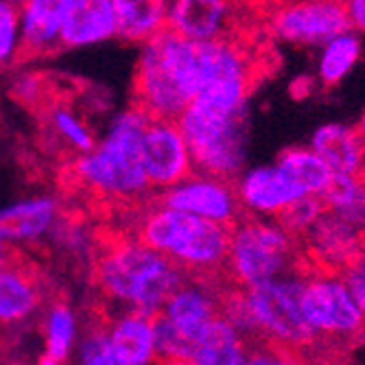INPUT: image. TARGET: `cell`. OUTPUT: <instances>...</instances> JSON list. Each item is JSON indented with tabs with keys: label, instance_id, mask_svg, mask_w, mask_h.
Returning a JSON list of instances; mask_svg holds the SVG:
<instances>
[{
	"label": "cell",
	"instance_id": "cell-4",
	"mask_svg": "<svg viewBox=\"0 0 365 365\" xmlns=\"http://www.w3.org/2000/svg\"><path fill=\"white\" fill-rule=\"evenodd\" d=\"M149 118L129 108L116 114L106 138L75 160V178L90 192L114 202H140L151 190L143 169V134Z\"/></svg>",
	"mask_w": 365,
	"mask_h": 365
},
{
	"label": "cell",
	"instance_id": "cell-28",
	"mask_svg": "<svg viewBox=\"0 0 365 365\" xmlns=\"http://www.w3.org/2000/svg\"><path fill=\"white\" fill-rule=\"evenodd\" d=\"M324 210L326 206L317 195H304L276 217V225L284 230L289 237L302 239L311 230V225L324 215Z\"/></svg>",
	"mask_w": 365,
	"mask_h": 365
},
{
	"label": "cell",
	"instance_id": "cell-16",
	"mask_svg": "<svg viewBox=\"0 0 365 365\" xmlns=\"http://www.w3.org/2000/svg\"><path fill=\"white\" fill-rule=\"evenodd\" d=\"M108 348L116 365H151L158 359L153 317L123 311L106 322Z\"/></svg>",
	"mask_w": 365,
	"mask_h": 365
},
{
	"label": "cell",
	"instance_id": "cell-14",
	"mask_svg": "<svg viewBox=\"0 0 365 365\" xmlns=\"http://www.w3.org/2000/svg\"><path fill=\"white\" fill-rule=\"evenodd\" d=\"M235 190L245 215L278 217L287 206L304 197L276 167H256L245 171L239 175Z\"/></svg>",
	"mask_w": 365,
	"mask_h": 365
},
{
	"label": "cell",
	"instance_id": "cell-38",
	"mask_svg": "<svg viewBox=\"0 0 365 365\" xmlns=\"http://www.w3.org/2000/svg\"><path fill=\"white\" fill-rule=\"evenodd\" d=\"M38 365H63V363H59V361L51 359L48 354H42V356L38 359Z\"/></svg>",
	"mask_w": 365,
	"mask_h": 365
},
{
	"label": "cell",
	"instance_id": "cell-26",
	"mask_svg": "<svg viewBox=\"0 0 365 365\" xmlns=\"http://www.w3.org/2000/svg\"><path fill=\"white\" fill-rule=\"evenodd\" d=\"M359 40L350 33L330 40L324 48L322 61H319V79L326 86H335L341 81V77L352 68L359 57Z\"/></svg>",
	"mask_w": 365,
	"mask_h": 365
},
{
	"label": "cell",
	"instance_id": "cell-20",
	"mask_svg": "<svg viewBox=\"0 0 365 365\" xmlns=\"http://www.w3.org/2000/svg\"><path fill=\"white\" fill-rule=\"evenodd\" d=\"M333 175L365 178V147L359 131L346 125H324L315 131L311 149Z\"/></svg>",
	"mask_w": 365,
	"mask_h": 365
},
{
	"label": "cell",
	"instance_id": "cell-3",
	"mask_svg": "<svg viewBox=\"0 0 365 365\" xmlns=\"http://www.w3.org/2000/svg\"><path fill=\"white\" fill-rule=\"evenodd\" d=\"M197 94V48L164 29L143 44L134 75V108L149 120H178Z\"/></svg>",
	"mask_w": 365,
	"mask_h": 365
},
{
	"label": "cell",
	"instance_id": "cell-7",
	"mask_svg": "<svg viewBox=\"0 0 365 365\" xmlns=\"http://www.w3.org/2000/svg\"><path fill=\"white\" fill-rule=\"evenodd\" d=\"M307 274L309 264L284 278L245 289L243 300L262 344H272L311 363L317 356V339L300 307Z\"/></svg>",
	"mask_w": 365,
	"mask_h": 365
},
{
	"label": "cell",
	"instance_id": "cell-15",
	"mask_svg": "<svg viewBox=\"0 0 365 365\" xmlns=\"http://www.w3.org/2000/svg\"><path fill=\"white\" fill-rule=\"evenodd\" d=\"M116 36L112 0H63L61 46L81 48Z\"/></svg>",
	"mask_w": 365,
	"mask_h": 365
},
{
	"label": "cell",
	"instance_id": "cell-6",
	"mask_svg": "<svg viewBox=\"0 0 365 365\" xmlns=\"http://www.w3.org/2000/svg\"><path fill=\"white\" fill-rule=\"evenodd\" d=\"M307 267L297 239L276 223L243 217L230 227V250L225 274L237 289H254Z\"/></svg>",
	"mask_w": 365,
	"mask_h": 365
},
{
	"label": "cell",
	"instance_id": "cell-33",
	"mask_svg": "<svg viewBox=\"0 0 365 365\" xmlns=\"http://www.w3.org/2000/svg\"><path fill=\"white\" fill-rule=\"evenodd\" d=\"M346 14H348L350 26L354 24L356 29L365 31V0H352V3H346Z\"/></svg>",
	"mask_w": 365,
	"mask_h": 365
},
{
	"label": "cell",
	"instance_id": "cell-35",
	"mask_svg": "<svg viewBox=\"0 0 365 365\" xmlns=\"http://www.w3.org/2000/svg\"><path fill=\"white\" fill-rule=\"evenodd\" d=\"M14 256H16V254L11 252V247L0 241V267H5V264H9V262L14 260Z\"/></svg>",
	"mask_w": 365,
	"mask_h": 365
},
{
	"label": "cell",
	"instance_id": "cell-8",
	"mask_svg": "<svg viewBox=\"0 0 365 365\" xmlns=\"http://www.w3.org/2000/svg\"><path fill=\"white\" fill-rule=\"evenodd\" d=\"M300 307L317 339V356L313 361L346 359L350 348L365 341V317L337 276L309 269Z\"/></svg>",
	"mask_w": 365,
	"mask_h": 365
},
{
	"label": "cell",
	"instance_id": "cell-12",
	"mask_svg": "<svg viewBox=\"0 0 365 365\" xmlns=\"http://www.w3.org/2000/svg\"><path fill=\"white\" fill-rule=\"evenodd\" d=\"M143 169L151 188L167 190L192 175L188 147L173 120H149L143 134Z\"/></svg>",
	"mask_w": 365,
	"mask_h": 365
},
{
	"label": "cell",
	"instance_id": "cell-36",
	"mask_svg": "<svg viewBox=\"0 0 365 365\" xmlns=\"http://www.w3.org/2000/svg\"><path fill=\"white\" fill-rule=\"evenodd\" d=\"M151 365H190V361H182V359H155Z\"/></svg>",
	"mask_w": 365,
	"mask_h": 365
},
{
	"label": "cell",
	"instance_id": "cell-27",
	"mask_svg": "<svg viewBox=\"0 0 365 365\" xmlns=\"http://www.w3.org/2000/svg\"><path fill=\"white\" fill-rule=\"evenodd\" d=\"M153 337H155V352L158 359H182L190 361L197 348L199 337H192L178 326H173L167 317L160 313L153 317Z\"/></svg>",
	"mask_w": 365,
	"mask_h": 365
},
{
	"label": "cell",
	"instance_id": "cell-23",
	"mask_svg": "<svg viewBox=\"0 0 365 365\" xmlns=\"http://www.w3.org/2000/svg\"><path fill=\"white\" fill-rule=\"evenodd\" d=\"M276 169L302 195H322L333 180V171L311 151L302 147L284 149L278 158Z\"/></svg>",
	"mask_w": 365,
	"mask_h": 365
},
{
	"label": "cell",
	"instance_id": "cell-10",
	"mask_svg": "<svg viewBox=\"0 0 365 365\" xmlns=\"http://www.w3.org/2000/svg\"><path fill=\"white\" fill-rule=\"evenodd\" d=\"M262 18L274 38L291 44H328L350 29L346 3H289Z\"/></svg>",
	"mask_w": 365,
	"mask_h": 365
},
{
	"label": "cell",
	"instance_id": "cell-1",
	"mask_svg": "<svg viewBox=\"0 0 365 365\" xmlns=\"http://www.w3.org/2000/svg\"><path fill=\"white\" fill-rule=\"evenodd\" d=\"M175 264L138 241H108L94 258V282L103 297L123 311L155 317L171 293L186 282Z\"/></svg>",
	"mask_w": 365,
	"mask_h": 365
},
{
	"label": "cell",
	"instance_id": "cell-40",
	"mask_svg": "<svg viewBox=\"0 0 365 365\" xmlns=\"http://www.w3.org/2000/svg\"><path fill=\"white\" fill-rule=\"evenodd\" d=\"M359 138H361V143H363V147H365V114H363V118H361V125H359Z\"/></svg>",
	"mask_w": 365,
	"mask_h": 365
},
{
	"label": "cell",
	"instance_id": "cell-11",
	"mask_svg": "<svg viewBox=\"0 0 365 365\" xmlns=\"http://www.w3.org/2000/svg\"><path fill=\"white\" fill-rule=\"evenodd\" d=\"M223 0H173L167 11V29L188 42H215L254 31L247 14Z\"/></svg>",
	"mask_w": 365,
	"mask_h": 365
},
{
	"label": "cell",
	"instance_id": "cell-25",
	"mask_svg": "<svg viewBox=\"0 0 365 365\" xmlns=\"http://www.w3.org/2000/svg\"><path fill=\"white\" fill-rule=\"evenodd\" d=\"M48 125L53 129V136L68 151L86 155L96 147L88 125L68 108H53L48 114Z\"/></svg>",
	"mask_w": 365,
	"mask_h": 365
},
{
	"label": "cell",
	"instance_id": "cell-5",
	"mask_svg": "<svg viewBox=\"0 0 365 365\" xmlns=\"http://www.w3.org/2000/svg\"><path fill=\"white\" fill-rule=\"evenodd\" d=\"M197 175L239 180L247 151V110L225 112L192 101L175 120Z\"/></svg>",
	"mask_w": 365,
	"mask_h": 365
},
{
	"label": "cell",
	"instance_id": "cell-34",
	"mask_svg": "<svg viewBox=\"0 0 365 365\" xmlns=\"http://www.w3.org/2000/svg\"><path fill=\"white\" fill-rule=\"evenodd\" d=\"M311 88V79H295L293 81V94L295 96H307V90Z\"/></svg>",
	"mask_w": 365,
	"mask_h": 365
},
{
	"label": "cell",
	"instance_id": "cell-29",
	"mask_svg": "<svg viewBox=\"0 0 365 365\" xmlns=\"http://www.w3.org/2000/svg\"><path fill=\"white\" fill-rule=\"evenodd\" d=\"M20 59V3L0 0V68Z\"/></svg>",
	"mask_w": 365,
	"mask_h": 365
},
{
	"label": "cell",
	"instance_id": "cell-19",
	"mask_svg": "<svg viewBox=\"0 0 365 365\" xmlns=\"http://www.w3.org/2000/svg\"><path fill=\"white\" fill-rule=\"evenodd\" d=\"M63 0L20 3V55H44L61 46Z\"/></svg>",
	"mask_w": 365,
	"mask_h": 365
},
{
	"label": "cell",
	"instance_id": "cell-21",
	"mask_svg": "<svg viewBox=\"0 0 365 365\" xmlns=\"http://www.w3.org/2000/svg\"><path fill=\"white\" fill-rule=\"evenodd\" d=\"M116 14V36L145 44L167 29V0H112Z\"/></svg>",
	"mask_w": 365,
	"mask_h": 365
},
{
	"label": "cell",
	"instance_id": "cell-17",
	"mask_svg": "<svg viewBox=\"0 0 365 365\" xmlns=\"http://www.w3.org/2000/svg\"><path fill=\"white\" fill-rule=\"evenodd\" d=\"M59 221V204L53 197H29L0 210V241L5 245L33 243L48 237Z\"/></svg>",
	"mask_w": 365,
	"mask_h": 365
},
{
	"label": "cell",
	"instance_id": "cell-2",
	"mask_svg": "<svg viewBox=\"0 0 365 365\" xmlns=\"http://www.w3.org/2000/svg\"><path fill=\"white\" fill-rule=\"evenodd\" d=\"M136 241L167 256L188 278L232 284L225 274L230 227L153 206L136 221Z\"/></svg>",
	"mask_w": 365,
	"mask_h": 365
},
{
	"label": "cell",
	"instance_id": "cell-39",
	"mask_svg": "<svg viewBox=\"0 0 365 365\" xmlns=\"http://www.w3.org/2000/svg\"><path fill=\"white\" fill-rule=\"evenodd\" d=\"M0 365H29L24 359H5V361H0Z\"/></svg>",
	"mask_w": 365,
	"mask_h": 365
},
{
	"label": "cell",
	"instance_id": "cell-24",
	"mask_svg": "<svg viewBox=\"0 0 365 365\" xmlns=\"http://www.w3.org/2000/svg\"><path fill=\"white\" fill-rule=\"evenodd\" d=\"M77 333H79V324L75 311L66 302L51 304L44 317L46 354L66 365V361L71 359V354L77 348Z\"/></svg>",
	"mask_w": 365,
	"mask_h": 365
},
{
	"label": "cell",
	"instance_id": "cell-37",
	"mask_svg": "<svg viewBox=\"0 0 365 365\" xmlns=\"http://www.w3.org/2000/svg\"><path fill=\"white\" fill-rule=\"evenodd\" d=\"M307 365H346V361L344 359H322V361H313Z\"/></svg>",
	"mask_w": 365,
	"mask_h": 365
},
{
	"label": "cell",
	"instance_id": "cell-32",
	"mask_svg": "<svg viewBox=\"0 0 365 365\" xmlns=\"http://www.w3.org/2000/svg\"><path fill=\"white\" fill-rule=\"evenodd\" d=\"M243 365H307L302 356L276 348L272 344H256L247 348Z\"/></svg>",
	"mask_w": 365,
	"mask_h": 365
},
{
	"label": "cell",
	"instance_id": "cell-18",
	"mask_svg": "<svg viewBox=\"0 0 365 365\" xmlns=\"http://www.w3.org/2000/svg\"><path fill=\"white\" fill-rule=\"evenodd\" d=\"M42 307V287L36 272L16 256L0 267V326H22L38 315Z\"/></svg>",
	"mask_w": 365,
	"mask_h": 365
},
{
	"label": "cell",
	"instance_id": "cell-31",
	"mask_svg": "<svg viewBox=\"0 0 365 365\" xmlns=\"http://www.w3.org/2000/svg\"><path fill=\"white\" fill-rule=\"evenodd\" d=\"M337 278L346 284L356 309L365 317V247L350 260V264Z\"/></svg>",
	"mask_w": 365,
	"mask_h": 365
},
{
	"label": "cell",
	"instance_id": "cell-22",
	"mask_svg": "<svg viewBox=\"0 0 365 365\" xmlns=\"http://www.w3.org/2000/svg\"><path fill=\"white\" fill-rule=\"evenodd\" d=\"M247 344L223 317L212 319L197 341L190 365H243Z\"/></svg>",
	"mask_w": 365,
	"mask_h": 365
},
{
	"label": "cell",
	"instance_id": "cell-30",
	"mask_svg": "<svg viewBox=\"0 0 365 365\" xmlns=\"http://www.w3.org/2000/svg\"><path fill=\"white\" fill-rule=\"evenodd\" d=\"M77 365H116L106 337V324H90L77 341Z\"/></svg>",
	"mask_w": 365,
	"mask_h": 365
},
{
	"label": "cell",
	"instance_id": "cell-9",
	"mask_svg": "<svg viewBox=\"0 0 365 365\" xmlns=\"http://www.w3.org/2000/svg\"><path fill=\"white\" fill-rule=\"evenodd\" d=\"M158 206L204 221H212L225 227L237 225L243 217H247L239 204L235 184L197 173L162 190Z\"/></svg>",
	"mask_w": 365,
	"mask_h": 365
},
{
	"label": "cell",
	"instance_id": "cell-13",
	"mask_svg": "<svg viewBox=\"0 0 365 365\" xmlns=\"http://www.w3.org/2000/svg\"><path fill=\"white\" fill-rule=\"evenodd\" d=\"M230 284H212L204 280L186 278L182 287H178L167 302H164L160 315L167 317L173 326L192 337H202L204 328L219 317L221 291Z\"/></svg>",
	"mask_w": 365,
	"mask_h": 365
}]
</instances>
